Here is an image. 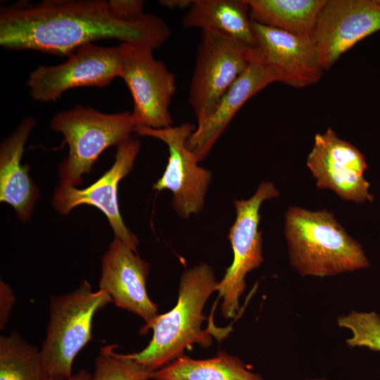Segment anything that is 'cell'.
<instances>
[{
	"mask_svg": "<svg viewBox=\"0 0 380 380\" xmlns=\"http://www.w3.org/2000/svg\"><path fill=\"white\" fill-rule=\"evenodd\" d=\"M170 34L158 15L126 22L104 0L20 1L0 9V44L8 49L69 56L84 44L113 39L153 51Z\"/></svg>",
	"mask_w": 380,
	"mask_h": 380,
	"instance_id": "1",
	"label": "cell"
},
{
	"mask_svg": "<svg viewBox=\"0 0 380 380\" xmlns=\"http://www.w3.org/2000/svg\"><path fill=\"white\" fill-rule=\"evenodd\" d=\"M284 236L290 264L303 277L334 276L370 265L361 245L327 210L289 207Z\"/></svg>",
	"mask_w": 380,
	"mask_h": 380,
	"instance_id": "2",
	"label": "cell"
},
{
	"mask_svg": "<svg viewBox=\"0 0 380 380\" xmlns=\"http://www.w3.org/2000/svg\"><path fill=\"white\" fill-rule=\"evenodd\" d=\"M217 284L214 271L207 263L186 270L180 279L176 305L158 315L146 329L139 331L144 334L153 329L148 345L139 353L126 355L153 372L184 355L185 349L193 344L210 346L212 337L208 331L201 329L206 318L203 309Z\"/></svg>",
	"mask_w": 380,
	"mask_h": 380,
	"instance_id": "3",
	"label": "cell"
},
{
	"mask_svg": "<svg viewBox=\"0 0 380 380\" xmlns=\"http://www.w3.org/2000/svg\"><path fill=\"white\" fill-rule=\"evenodd\" d=\"M111 297L99 289L94 291L84 280L75 291L51 297L46 334L40 348L47 379H67L78 353L91 339L95 314Z\"/></svg>",
	"mask_w": 380,
	"mask_h": 380,
	"instance_id": "4",
	"label": "cell"
},
{
	"mask_svg": "<svg viewBox=\"0 0 380 380\" xmlns=\"http://www.w3.org/2000/svg\"><path fill=\"white\" fill-rule=\"evenodd\" d=\"M68 144V156L60 165V183L75 186L82 182L101 153L130 138L134 132L131 113H101L91 107L75 105L57 113L51 122Z\"/></svg>",
	"mask_w": 380,
	"mask_h": 380,
	"instance_id": "5",
	"label": "cell"
},
{
	"mask_svg": "<svg viewBox=\"0 0 380 380\" xmlns=\"http://www.w3.org/2000/svg\"><path fill=\"white\" fill-rule=\"evenodd\" d=\"M253 48L228 36L202 30L189 91L197 120L203 124L250 63Z\"/></svg>",
	"mask_w": 380,
	"mask_h": 380,
	"instance_id": "6",
	"label": "cell"
},
{
	"mask_svg": "<svg viewBox=\"0 0 380 380\" xmlns=\"http://www.w3.org/2000/svg\"><path fill=\"white\" fill-rule=\"evenodd\" d=\"M279 196V191L274 184L264 181L248 199L234 201L236 218L228 234L233 261L215 287L219 298H222V314L227 319L235 317L239 311V298L245 291L246 276L259 267L264 260L262 235L259 230L261 205Z\"/></svg>",
	"mask_w": 380,
	"mask_h": 380,
	"instance_id": "7",
	"label": "cell"
},
{
	"mask_svg": "<svg viewBox=\"0 0 380 380\" xmlns=\"http://www.w3.org/2000/svg\"><path fill=\"white\" fill-rule=\"evenodd\" d=\"M63 63L38 65L30 74L27 87L32 98L40 102H53L71 89L105 87L121 76L122 49L84 44L68 56Z\"/></svg>",
	"mask_w": 380,
	"mask_h": 380,
	"instance_id": "8",
	"label": "cell"
},
{
	"mask_svg": "<svg viewBox=\"0 0 380 380\" xmlns=\"http://www.w3.org/2000/svg\"><path fill=\"white\" fill-rule=\"evenodd\" d=\"M120 44V77L132 96L131 118L134 127L163 129L172 126L170 105L176 90L175 75L163 61L153 57L152 50Z\"/></svg>",
	"mask_w": 380,
	"mask_h": 380,
	"instance_id": "9",
	"label": "cell"
},
{
	"mask_svg": "<svg viewBox=\"0 0 380 380\" xmlns=\"http://www.w3.org/2000/svg\"><path fill=\"white\" fill-rule=\"evenodd\" d=\"M196 128L188 122L163 129L134 128L137 134L158 139L167 146V164L161 177L153 184V189L172 191V206L183 219L198 214L203 210L212 180L211 172L198 165V160L186 145Z\"/></svg>",
	"mask_w": 380,
	"mask_h": 380,
	"instance_id": "10",
	"label": "cell"
},
{
	"mask_svg": "<svg viewBox=\"0 0 380 380\" xmlns=\"http://www.w3.org/2000/svg\"><path fill=\"white\" fill-rule=\"evenodd\" d=\"M380 31V0H327L310 39L324 70L346 51Z\"/></svg>",
	"mask_w": 380,
	"mask_h": 380,
	"instance_id": "11",
	"label": "cell"
},
{
	"mask_svg": "<svg viewBox=\"0 0 380 380\" xmlns=\"http://www.w3.org/2000/svg\"><path fill=\"white\" fill-rule=\"evenodd\" d=\"M306 165L319 189H329L346 201H373L369 183L363 175L367 169L364 154L331 128L315 135Z\"/></svg>",
	"mask_w": 380,
	"mask_h": 380,
	"instance_id": "12",
	"label": "cell"
},
{
	"mask_svg": "<svg viewBox=\"0 0 380 380\" xmlns=\"http://www.w3.org/2000/svg\"><path fill=\"white\" fill-rule=\"evenodd\" d=\"M140 148V141L132 138L119 144L110 169L85 189H78L60 183L52 198L53 208L63 215L68 214L82 204L99 208L108 218L115 237L137 252L138 239L122 220L118 208L117 192L119 182L132 171Z\"/></svg>",
	"mask_w": 380,
	"mask_h": 380,
	"instance_id": "13",
	"label": "cell"
},
{
	"mask_svg": "<svg viewBox=\"0 0 380 380\" xmlns=\"http://www.w3.org/2000/svg\"><path fill=\"white\" fill-rule=\"evenodd\" d=\"M255 50L276 82L303 88L316 83L324 70L310 38L252 20Z\"/></svg>",
	"mask_w": 380,
	"mask_h": 380,
	"instance_id": "14",
	"label": "cell"
},
{
	"mask_svg": "<svg viewBox=\"0 0 380 380\" xmlns=\"http://www.w3.org/2000/svg\"><path fill=\"white\" fill-rule=\"evenodd\" d=\"M149 264L115 237L102 259L99 289L107 293L117 307L140 316L146 329L157 317L158 306L147 294Z\"/></svg>",
	"mask_w": 380,
	"mask_h": 380,
	"instance_id": "15",
	"label": "cell"
},
{
	"mask_svg": "<svg viewBox=\"0 0 380 380\" xmlns=\"http://www.w3.org/2000/svg\"><path fill=\"white\" fill-rule=\"evenodd\" d=\"M276 80L253 47L251 61L221 99L215 111L188 138L186 145L198 162L204 160L233 118L252 96Z\"/></svg>",
	"mask_w": 380,
	"mask_h": 380,
	"instance_id": "16",
	"label": "cell"
},
{
	"mask_svg": "<svg viewBox=\"0 0 380 380\" xmlns=\"http://www.w3.org/2000/svg\"><path fill=\"white\" fill-rule=\"evenodd\" d=\"M35 122L32 117L25 118L0 148V201L11 205L22 222L30 219L39 196L28 175V166L20 163L25 142Z\"/></svg>",
	"mask_w": 380,
	"mask_h": 380,
	"instance_id": "17",
	"label": "cell"
},
{
	"mask_svg": "<svg viewBox=\"0 0 380 380\" xmlns=\"http://www.w3.org/2000/svg\"><path fill=\"white\" fill-rule=\"evenodd\" d=\"M182 25L222 34L252 48L255 46L246 0H193Z\"/></svg>",
	"mask_w": 380,
	"mask_h": 380,
	"instance_id": "18",
	"label": "cell"
},
{
	"mask_svg": "<svg viewBox=\"0 0 380 380\" xmlns=\"http://www.w3.org/2000/svg\"><path fill=\"white\" fill-rule=\"evenodd\" d=\"M153 380H264L248 370L238 357L224 351L213 357L196 360L181 355L165 366L152 372Z\"/></svg>",
	"mask_w": 380,
	"mask_h": 380,
	"instance_id": "19",
	"label": "cell"
},
{
	"mask_svg": "<svg viewBox=\"0 0 380 380\" xmlns=\"http://www.w3.org/2000/svg\"><path fill=\"white\" fill-rule=\"evenodd\" d=\"M251 20L310 38L327 0H246Z\"/></svg>",
	"mask_w": 380,
	"mask_h": 380,
	"instance_id": "20",
	"label": "cell"
},
{
	"mask_svg": "<svg viewBox=\"0 0 380 380\" xmlns=\"http://www.w3.org/2000/svg\"><path fill=\"white\" fill-rule=\"evenodd\" d=\"M0 380H46L40 349L14 331L0 337Z\"/></svg>",
	"mask_w": 380,
	"mask_h": 380,
	"instance_id": "21",
	"label": "cell"
},
{
	"mask_svg": "<svg viewBox=\"0 0 380 380\" xmlns=\"http://www.w3.org/2000/svg\"><path fill=\"white\" fill-rule=\"evenodd\" d=\"M115 345L100 349L91 380H148L152 372L126 354L115 352Z\"/></svg>",
	"mask_w": 380,
	"mask_h": 380,
	"instance_id": "22",
	"label": "cell"
},
{
	"mask_svg": "<svg viewBox=\"0 0 380 380\" xmlns=\"http://www.w3.org/2000/svg\"><path fill=\"white\" fill-rule=\"evenodd\" d=\"M338 327L350 331L346 343L350 348H366L380 352V315L374 311L352 310L339 316Z\"/></svg>",
	"mask_w": 380,
	"mask_h": 380,
	"instance_id": "23",
	"label": "cell"
},
{
	"mask_svg": "<svg viewBox=\"0 0 380 380\" xmlns=\"http://www.w3.org/2000/svg\"><path fill=\"white\" fill-rule=\"evenodd\" d=\"M109 4L114 15L126 22H137L144 19V2L141 0H110Z\"/></svg>",
	"mask_w": 380,
	"mask_h": 380,
	"instance_id": "24",
	"label": "cell"
},
{
	"mask_svg": "<svg viewBox=\"0 0 380 380\" xmlns=\"http://www.w3.org/2000/svg\"><path fill=\"white\" fill-rule=\"evenodd\" d=\"M14 293L11 287L1 281L0 282V328L4 329L9 318L11 311L15 304Z\"/></svg>",
	"mask_w": 380,
	"mask_h": 380,
	"instance_id": "25",
	"label": "cell"
},
{
	"mask_svg": "<svg viewBox=\"0 0 380 380\" xmlns=\"http://www.w3.org/2000/svg\"><path fill=\"white\" fill-rule=\"evenodd\" d=\"M193 0H162L160 4L169 9L189 8Z\"/></svg>",
	"mask_w": 380,
	"mask_h": 380,
	"instance_id": "26",
	"label": "cell"
},
{
	"mask_svg": "<svg viewBox=\"0 0 380 380\" xmlns=\"http://www.w3.org/2000/svg\"><path fill=\"white\" fill-rule=\"evenodd\" d=\"M91 374L85 369H81L75 374H72L70 377L63 380H91ZM46 380H61L57 379H47Z\"/></svg>",
	"mask_w": 380,
	"mask_h": 380,
	"instance_id": "27",
	"label": "cell"
},
{
	"mask_svg": "<svg viewBox=\"0 0 380 380\" xmlns=\"http://www.w3.org/2000/svg\"><path fill=\"white\" fill-rule=\"evenodd\" d=\"M303 380H328V379H324V378H307V379H304Z\"/></svg>",
	"mask_w": 380,
	"mask_h": 380,
	"instance_id": "28",
	"label": "cell"
}]
</instances>
